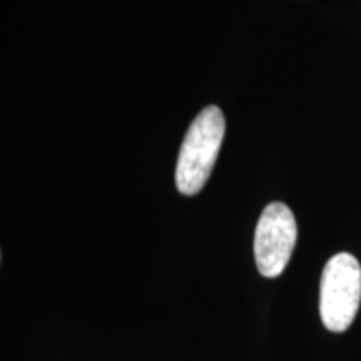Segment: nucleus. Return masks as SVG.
Returning <instances> with one entry per match:
<instances>
[{
	"instance_id": "nucleus-2",
	"label": "nucleus",
	"mask_w": 361,
	"mask_h": 361,
	"mask_svg": "<svg viewBox=\"0 0 361 361\" xmlns=\"http://www.w3.org/2000/svg\"><path fill=\"white\" fill-rule=\"evenodd\" d=\"M361 301V266L350 252H338L328 261L319 283V316L333 333L346 331Z\"/></svg>"
},
{
	"instance_id": "nucleus-1",
	"label": "nucleus",
	"mask_w": 361,
	"mask_h": 361,
	"mask_svg": "<svg viewBox=\"0 0 361 361\" xmlns=\"http://www.w3.org/2000/svg\"><path fill=\"white\" fill-rule=\"evenodd\" d=\"M224 129V116L216 106L202 109L192 121L176 166V188L180 194L194 196L204 188L218 159Z\"/></svg>"
},
{
	"instance_id": "nucleus-3",
	"label": "nucleus",
	"mask_w": 361,
	"mask_h": 361,
	"mask_svg": "<svg viewBox=\"0 0 361 361\" xmlns=\"http://www.w3.org/2000/svg\"><path fill=\"white\" fill-rule=\"evenodd\" d=\"M295 214L283 202L264 207L255 233V259L264 278H278L290 263L296 246Z\"/></svg>"
}]
</instances>
